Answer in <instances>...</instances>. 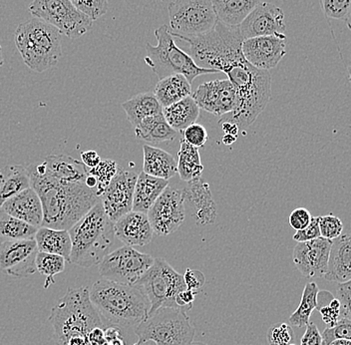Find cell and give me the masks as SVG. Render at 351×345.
<instances>
[{"label": "cell", "mask_w": 351, "mask_h": 345, "mask_svg": "<svg viewBox=\"0 0 351 345\" xmlns=\"http://www.w3.org/2000/svg\"><path fill=\"white\" fill-rule=\"evenodd\" d=\"M30 180L43 203L41 227L69 230L101 201L96 191L85 183H61L46 173L30 175Z\"/></svg>", "instance_id": "cell-1"}, {"label": "cell", "mask_w": 351, "mask_h": 345, "mask_svg": "<svg viewBox=\"0 0 351 345\" xmlns=\"http://www.w3.org/2000/svg\"><path fill=\"white\" fill-rule=\"evenodd\" d=\"M237 93V106L230 113L219 117L218 124L232 123L247 128L267 108L271 99V76L269 70L258 69L247 59L230 63L223 69Z\"/></svg>", "instance_id": "cell-2"}, {"label": "cell", "mask_w": 351, "mask_h": 345, "mask_svg": "<svg viewBox=\"0 0 351 345\" xmlns=\"http://www.w3.org/2000/svg\"><path fill=\"white\" fill-rule=\"evenodd\" d=\"M50 324L55 345H90L88 335L95 327H106L90 300L86 287L68 289L51 309Z\"/></svg>", "instance_id": "cell-3"}, {"label": "cell", "mask_w": 351, "mask_h": 345, "mask_svg": "<svg viewBox=\"0 0 351 345\" xmlns=\"http://www.w3.org/2000/svg\"><path fill=\"white\" fill-rule=\"evenodd\" d=\"M90 300L105 325L136 327L150 311V302L139 287L105 278L92 285Z\"/></svg>", "instance_id": "cell-4"}, {"label": "cell", "mask_w": 351, "mask_h": 345, "mask_svg": "<svg viewBox=\"0 0 351 345\" xmlns=\"http://www.w3.org/2000/svg\"><path fill=\"white\" fill-rule=\"evenodd\" d=\"M72 248L68 263L89 267L99 265L113 245L114 223L107 216L101 201L69 230Z\"/></svg>", "instance_id": "cell-5"}, {"label": "cell", "mask_w": 351, "mask_h": 345, "mask_svg": "<svg viewBox=\"0 0 351 345\" xmlns=\"http://www.w3.org/2000/svg\"><path fill=\"white\" fill-rule=\"evenodd\" d=\"M188 43L189 52L197 66L206 69L223 71L226 66L243 58L239 26H229L217 22L215 27L205 34L194 37H178Z\"/></svg>", "instance_id": "cell-6"}, {"label": "cell", "mask_w": 351, "mask_h": 345, "mask_svg": "<svg viewBox=\"0 0 351 345\" xmlns=\"http://www.w3.org/2000/svg\"><path fill=\"white\" fill-rule=\"evenodd\" d=\"M62 34L41 19L19 24L14 33L15 45L24 63L32 71H45L62 56Z\"/></svg>", "instance_id": "cell-7"}, {"label": "cell", "mask_w": 351, "mask_h": 345, "mask_svg": "<svg viewBox=\"0 0 351 345\" xmlns=\"http://www.w3.org/2000/svg\"><path fill=\"white\" fill-rule=\"evenodd\" d=\"M155 36L158 41L157 45L147 44L145 62L159 77L160 80L180 74L185 76L192 84L197 76L219 73L217 70L206 69L197 66L192 56L176 44L174 36L168 25L157 28Z\"/></svg>", "instance_id": "cell-8"}, {"label": "cell", "mask_w": 351, "mask_h": 345, "mask_svg": "<svg viewBox=\"0 0 351 345\" xmlns=\"http://www.w3.org/2000/svg\"><path fill=\"white\" fill-rule=\"evenodd\" d=\"M195 326L186 311L180 307H160L135 327L137 345L152 342L156 345H190Z\"/></svg>", "instance_id": "cell-9"}, {"label": "cell", "mask_w": 351, "mask_h": 345, "mask_svg": "<svg viewBox=\"0 0 351 345\" xmlns=\"http://www.w3.org/2000/svg\"><path fill=\"white\" fill-rule=\"evenodd\" d=\"M135 285L142 289L150 302L148 314L160 307H177L176 296L186 289L183 276L162 258L154 259L152 267L143 274Z\"/></svg>", "instance_id": "cell-10"}, {"label": "cell", "mask_w": 351, "mask_h": 345, "mask_svg": "<svg viewBox=\"0 0 351 345\" xmlns=\"http://www.w3.org/2000/svg\"><path fill=\"white\" fill-rule=\"evenodd\" d=\"M168 12L171 33L177 38L205 34L218 22L212 0H174Z\"/></svg>", "instance_id": "cell-11"}, {"label": "cell", "mask_w": 351, "mask_h": 345, "mask_svg": "<svg viewBox=\"0 0 351 345\" xmlns=\"http://www.w3.org/2000/svg\"><path fill=\"white\" fill-rule=\"evenodd\" d=\"M29 11L68 38H79L93 26L94 21L70 0H33Z\"/></svg>", "instance_id": "cell-12"}, {"label": "cell", "mask_w": 351, "mask_h": 345, "mask_svg": "<svg viewBox=\"0 0 351 345\" xmlns=\"http://www.w3.org/2000/svg\"><path fill=\"white\" fill-rule=\"evenodd\" d=\"M152 256L124 246L110 252L99 263V274L105 280L134 285L154 263Z\"/></svg>", "instance_id": "cell-13"}, {"label": "cell", "mask_w": 351, "mask_h": 345, "mask_svg": "<svg viewBox=\"0 0 351 345\" xmlns=\"http://www.w3.org/2000/svg\"><path fill=\"white\" fill-rule=\"evenodd\" d=\"M185 204L182 191L167 187L147 213L154 234L168 236L176 232L185 221Z\"/></svg>", "instance_id": "cell-14"}, {"label": "cell", "mask_w": 351, "mask_h": 345, "mask_svg": "<svg viewBox=\"0 0 351 345\" xmlns=\"http://www.w3.org/2000/svg\"><path fill=\"white\" fill-rule=\"evenodd\" d=\"M38 252L34 239L0 243V272L17 278L32 276L37 272Z\"/></svg>", "instance_id": "cell-15"}, {"label": "cell", "mask_w": 351, "mask_h": 345, "mask_svg": "<svg viewBox=\"0 0 351 345\" xmlns=\"http://www.w3.org/2000/svg\"><path fill=\"white\" fill-rule=\"evenodd\" d=\"M139 174L119 168L102 195L101 203L113 223L133 209L134 193Z\"/></svg>", "instance_id": "cell-16"}, {"label": "cell", "mask_w": 351, "mask_h": 345, "mask_svg": "<svg viewBox=\"0 0 351 345\" xmlns=\"http://www.w3.org/2000/svg\"><path fill=\"white\" fill-rule=\"evenodd\" d=\"M243 56L254 67L269 70L276 67L287 54L285 34L267 35L245 39L241 45Z\"/></svg>", "instance_id": "cell-17"}, {"label": "cell", "mask_w": 351, "mask_h": 345, "mask_svg": "<svg viewBox=\"0 0 351 345\" xmlns=\"http://www.w3.org/2000/svg\"><path fill=\"white\" fill-rule=\"evenodd\" d=\"M243 40L267 35L285 34L287 25L282 8L269 2H261L239 25Z\"/></svg>", "instance_id": "cell-18"}, {"label": "cell", "mask_w": 351, "mask_h": 345, "mask_svg": "<svg viewBox=\"0 0 351 345\" xmlns=\"http://www.w3.org/2000/svg\"><path fill=\"white\" fill-rule=\"evenodd\" d=\"M331 245L332 241L322 237L313 241L298 243L293 254L296 269L309 280L324 278L328 272Z\"/></svg>", "instance_id": "cell-19"}, {"label": "cell", "mask_w": 351, "mask_h": 345, "mask_svg": "<svg viewBox=\"0 0 351 345\" xmlns=\"http://www.w3.org/2000/svg\"><path fill=\"white\" fill-rule=\"evenodd\" d=\"M199 109L221 117L237 106V93L229 79L203 83L192 93Z\"/></svg>", "instance_id": "cell-20"}, {"label": "cell", "mask_w": 351, "mask_h": 345, "mask_svg": "<svg viewBox=\"0 0 351 345\" xmlns=\"http://www.w3.org/2000/svg\"><path fill=\"white\" fill-rule=\"evenodd\" d=\"M184 204L190 211L191 217L199 226L212 225L218 217L217 204L210 192V185L203 178L186 182L182 190Z\"/></svg>", "instance_id": "cell-21"}, {"label": "cell", "mask_w": 351, "mask_h": 345, "mask_svg": "<svg viewBox=\"0 0 351 345\" xmlns=\"http://www.w3.org/2000/svg\"><path fill=\"white\" fill-rule=\"evenodd\" d=\"M115 237L129 247H145L152 241L154 230L147 214L131 211L114 223Z\"/></svg>", "instance_id": "cell-22"}, {"label": "cell", "mask_w": 351, "mask_h": 345, "mask_svg": "<svg viewBox=\"0 0 351 345\" xmlns=\"http://www.w3.org/2000/svg\"><path fill=\"white\" fill-rule=\"evenodd\" d=\"M10 216L21 219L28 225L40 228L43 222V208L40 198L34 189L28 188L10 198L1 206Z\"/></svg>", "instance_id": "cell-23"}, {"label": "cell", "mask_w": 351, "mask_h": 345, "mask_svg": "<svg viewBox=\"0 0 351 345\" xmlns=\"http://www.w3.org/2000/svg\"><path fill=\"white\" fill-rule=\"evenodd\" d=\"M326 281L342 283L351 280V235L342 234L333 239L329 252Z\"/></svg>", "instance_id": "cell-24"}, {"label": "cell", "mask_w": 351, "mask_h": 345, "mask_svg": "<svg viewBox=\"0 0 351 345\" xmlns=\"http://www.w3.org/2000/svg\"><path fill=\"white\" fill-rule=\"evenodd\" d=\"M46 175L61 183H85L88 168L67 155H50L44 160Z\"/></svg>", "instance_id": "cell-25"}, {"label": "cell", "mask_w": 351, "mask_h": 345, "mask_svg": "<svg viewBox=\"0 0 351 345\" xmlns=\"http://www.w3.org/2000/svg\"><path fill=\"white\" fill-rule=\"evenodd\" d=\"M168 186L167 180L140 173L136 182L132 211L147 214Z\"/></svg>", "instance_id": "cell-26"}, {"label": "cell", "mask_w": 351, "mask_h": 345, "mask_svg": "<svg viewBox=\"0 0 351 345\" xmlns=\"http://www.w3.org/2000/svg\"><path fill=\"white\" fill-rule=\"evenodd\" d=\"M143 154V172L147 175L169 181L178 173V163L168 152L151 145H145Z\"/></svg>", "instance_id": "cell-27"}, {"label": "cell", "mask_w": 351, "mask_h": 345, "mask_svg": "<svg viewBox=\"0 0 351 345\" xmlns=\"http://www.w3.org/2000/svg\"><path fill=\"white\" fill-rule=\"evenodd\" d=\"M28 188H32V180L27 168L21 165L0 168V208L4 202Z\"/></svg>", "instance_id": "cell-28"}, {"label": "cell", "mask_w": 351, "mask_h": 345, "mask_svg": "<svg viewBox=\"0 0 351 345\" xmlns=\"http://www.w3.org/2000/svg\"><path fill=\"white\" fill-rule=\"evenodd\" d=\"M39 252L58 254L69 261L72 241L69 232L65 230L40 227L34 237Z\"/></svg>", "instance_id": "cell-29"}, {"label": "cell", "mask_w": 351, "mask_h": 345, "mask_svg": "<svg viewBox=\"0 0 351 345\" xmlns=\"http://www.w3.org/2000/svg\"><path fill=\"white\" fill-rule=\"evenodd\" d=\"M185 76L171 75L161 79L156 85L154 95L163 108L192 95V86Z\"/></svg>", "instance_id": "cell-30"}, {"label": "cell", "mask_w": 351, "mask_h": 345, "mask_svg": "<svg viewBox=\"0 0 351 345\" xmlns=\"http://www.w3.org/2000/svg\"><path fill=\"white\" fill-rule=\"evenodd\" d=\"M261 0H212L218 21L229 26H239Z\"/></svg>", "instance_id": "cell-31"}, {"label": "cell", "mask_w": 351, "mask_h": 345, "mask_svg": "<svg viewBox=\"0 0 351 345\" xmlns=\"http://www.w3.org/2000/svg\"><path fill=\"white\" fill-rule=\"evenodd\" d=\"M122 108L126 112L127 119L134 128L144 119L163 114V107L151 92L134 96L123 103Z\"/></svg>", "instance_id": "cell-32"}, {"label": "cell", "mask_w": 351, "mask_h": 345, "mask_svg": "<svg viewBox=\"0 0 351 345\" xmlns=\"http://www.w3.org/2000/svg\"><path fill=\"white\" fill-rule=\"evenodd\" d=\"M199 109L192 96L163 108L164 118L167 123L178 133L196 123L199 116Z\"/></svg>", "instance_id": "cell-33"}, {"label": "cell", "mask_w": 351, "mask_h": 345, "mask_svg": "<svg viewBox=\"0 0 351 345\" xmlns=\"http://www.w3.org/2000/svg\"><path fill=\"white\" fill-rule=\"evenodd\" d=\"M135 135L138 139L146 141L147 143L160 144L167 141H174L178 132L167 123L163 114H160L144 119L135 127Z\"/></svg>", "instance_id": "cell-34"}, {"label": "cell", "mask_w": 351, "mask_h": 345, "mask_svg": "<svg viewBox=\"0 0 351 345\" xmlns=\"http://www.w3.org/2000/svg\"><path fill=\"white\" fill-rule=\"evenodd\" d=\"M178 153V174L182 181L189 182L201 178L204 166L202 165L199 148L192 146L182 138Z\"/></svg>", "instance_id": "cell-35"}, {"label": "cell", "mask_w": 351, "mask_h": 345, "mask_svg": "<svg viewBox=\"0 0 351 345\" xmlns=\"http://www.w3.org/2000/svg\"><path fill=\"white\" fill-rule=\"evenodd\" d=\"M38 228L24 223L0 208V243L14 239H34Z\"/></svg>", "instance_id": "cell-36"}, {"label": "cell", "mask_w": 351, "mask_h": 345, "mask_svg": "<svg viewBox=\"0 0 351 345\" xmlns=\"http://www.w3.org/2000/svg\"><path fill=\"white\" fill-rule=\"evenodd\" d=\"M318 289L315 283H306L302 292V300H300V305L295 313L289 316V324L293 326L306 327L309 324L311 314L317 309L318 305Z\"/></svg>", "instance_id": "cell-37"}, {"label": "cell", "mask_w": 351, "mask_h": 345, "mask_svg": "<svg viewBox=\"0 0 351 345\" xmlns=\"http://www.w3.org/2000/svg\"><path fill=\"white\" fill-rule=\"evenodd\" d=\"M66 259L58 254L38 252L36 257V270L46 276L45 285L48 289L54 283V276L65 270Z\"/></svg>", "instance_id": "cell-38"}, {"label": "cell", "mask_w": 351, "mask_h": 345, "mask_svg": "<svg viewBox=\"0 0 351 345\" xmlns=\"http://www.w3.org/2000/svg\"><path fill=\"white\" fill-rule=\"evenodd\" d=\"M317 311L322 314V320L328 327H333L340 318V302L328 291L318 292Z\"/></svg>", "instance_id": "cell-39"}, {"label": "cell", "mask_w": 351, "mask_h": 345, "mask_svg": "<svg viewBox=\"0 0 351 345\" xmlns=\"http://www.w3.org/2000/svg\"><path fill=\"white\" fill-rule=\"evenodd\" d=\"M119 170L117 163L113 160H101L95 168L88 169V174L94 176L97 180V188L96 193L99 197L102 195L107 187L111 183L112 179L115 177Z\"/></svg>", "instance_id": "cell-40"}, {"label": "cell", "mask_w": 351, "mask_h": 345, "mask_svg": "<svg viewBox=\"0 0 351 345\" xmlns=\"http://www.w3.org/2000/svg\"><path fill=\"white\" fill-rule=\"evenodd\" d=\"M322 11L328 19H348L351 12V0H320Z\"/></svg>", "instance_id": "cell-41"}, {"label": "cell", "mask_w": 351, "mask_h": 345, "mask_svg": "<svg viewBox=\"0 0 351 345\" xmlns=\"http://www.w3.org/2000/svg\"><path fill=\"white\" fill-rule=\"evenodd\" d=\"M79 10L95 21L106 14L109 0H70Z\"/></svg>", "instance_id": "cell-42"}, {"label": "cell", "mask_w": 351, "mask_h": 345, "mask_svg": "<svg viewBox=\"0 0 351 345\" xmlns=\"http://www.w3.org/2000/svg\"><path fill=\"white\" fill-rule=\"evenodd\" d=\"M267 338L269 345H289L293 344L295 333L291 325L280 322L269 327Z\"/></svg>", "instance_id": "cell-43"}, {"label": "cell", "mask_w": 351, "mask_h": 345, "mask_svg": "<svg viewBox=\"0 0 351 345\" xmlns=\"http://www.w3.org/2000/svg\"><path fill=\"white\" fill-rule=\"evenodd\" d=\"M318 224L322 237L330 241L341 236L343 232V224L339 217L333 216L332 214L318 217Z\"/></svg>", "instance_id": "cell-44"}, {"label": "cell", "mask_w": 351, "mask_h": 345, "mask_svg": "<svg viewBox=\"0 0 351 345\" xmlns=\"http://www.w3.org/2000/svg\"><path fill=\"white\" fill-rule=\"evenodd\" d=\"M324 345H330L337 340H348L351 342V320L340 318L333 327H328L322 333Z\"/></svg>", "instance_id": "cell-45"}, {"label": "cell", "mask_w": 351, "mask_h": 345, "mask_svg": "<svg viewBox=\"0 0 351 345\" xmlns=\"http://www.w3.org/2000/svg\"><path fill=\"white\" fill-rule=\"evenodd\" d=\"M182 134H183V139L196 148L205 146L208 138L207 130L203 125L197 123L190 125Z\"/></svg>", "instance_id": "cell-46"}, {"label": "cell", "mask_w": 351, "mask_h": 345, "mask_svg": "<svg viewBox=\"0 0 351 345\" xmlns=\"http://www.w3.org/2000/svg\"><path fill=\"white\" fill-rule=\"evenodd\" d=\"M337 298L340 302V318L351 320V280L339 283Z\"/></svg>", "instance_id": "cell-47"}, {"label": "cell", "mask_w": 351, "mask_h": 345, "mask_svg": "<svg viewBox=\"0 0 351 345\" xmlns=\"http://www.w3.org/2000/svg\"><path fill=\"white\" fill-rule=\"evenodd\" d=\"M313 216L306 208H298L291 212L289 217V224L293 230H300L311 224Z\"/></svg>", "instance_id": "cell-48"}, {"label": "cell", "mask_w": 351, "mask_h": 345, "mask_svg": "<svg viewBox=\"0 0 351 345\" xmlns=\"http://www.w3.org/2000/svg\"><path fill=\"white\" fill-rule=\"evenodd\" d=\"M322 237L320 235L319 224H318V217H313L311 224L304 230H296L293 235V239L298 243H304V241H313Z\"/></svg>", "instance_id": "cell-49"}, {"label": "cell", "mask_w": 351, "mask_h": 345, "mask_svg": "<svg viewBox=\"0 0 351 345\" xmlns=\"http://www.w3.org/2000/svg\"><path fill=\"white\" fill-rule=\"evenodd\" d=\"M183 278L186 289L193 292H197L199 289H201L206 283L205 274L203 272L197 270L190 269V267L186 270Z\"/></svg>", "instance_id": "cell-50"}, {"label": "cell", "mask_w": 351, "mask_h": 345, "mask_svg": "<svg viewBox=\"0 0 351 345\" xmlns=\"http://www.w3.org/2000/svg\"><path fill=\"white\" fill-rule=\"evenodd\" d=\"M306 327V333L300 340V345H324L322 335L317 324L311 322Z\"/></svg>", "instance_id": "cell-51"}, {"label": "cell", "mask_w": 351, "mask_h": 345, "mask_svg": "<svg viewBox=\"0 0 351 345\" xmlns=\"http://www.w3.org/2000/svg\"><path fill=\"white\" fill-rule=\"evenodd\" d=\"M197 294V292H196L190 291V289H186L180 292L178 296H176V305H177V307L184 309V311H191Z\"/></svg>", "instance_id": "cell-52"}, {"label": "cell", "mask_w": 351, "mask_h": 345, "mask_svg": "<svg viewBox=\"0 0 351 345\" xmlns=\"http://www.w3.org/2000/svg\"><path fill=\"white\" fill-rule=\"evenodd\" d=\"M81 160L88 169L95 168L101 162L100 156L95 151L83 152V153H81Z\"/></svg>", "instance_id": "cell-53"}, {"label": "cell", "mask_w": 351, "mask_h": 345, "mask_svg": "<svg viewBox=\"0 0 351 345\" xmlns=\"http://www.w3.org/2000/svg\"><path fill=\"white\" fill-rule=\"evenodd\" d=\"M104 329L105 327L98 326L92 329L91 333L88 335L90 345H104L105 342H106Z\"/></svg>", "instance_id": "cell-54"}, {"label": "cell", "mask_w": 351, "mask_h": 345, "mask_svg": "<svg viewBox=\"0 0 351 345\" xmlns=\"http://www.w3.org/2000/svg\"><path fill=\"white\" fill-rule=\"evenodd\" d=\"M221 127V129L223 130L225 134H230V135L236 136L238 137L239 131H240V128H239L238 125L232 124V123H223V124L219 125Z\"/></svg>", "instance_id": "cell-55"}, {"label": "cell", "mask_w": 351, "mask_h": 345, "mask_svg": "<svg viewBox=\"0 0 351 345\" xmlns=\"http://www.w3.org/2000/svg\"><path fill=\"white\" fill-rule=\"evenodd\" d=\"M97 180L94 176L90 175V174L87 173L86 180H85V185L88 187V188L92 189V190H95L97 188Z\"/></svg>", "instance_id": "cell-56"}, {"label": "cell", "mask_w": 351, "mask_h": 345, "mask_svg": "<svg viewBox=\"0 0 351 345\" xmlns=\"http://www.w3.org/2000/svg\"><path fill=\"white\" fill-rule=\"evenodd\" d=\"M236 136L230 135V134H225V136L223 137V143L225 145H232L234 144L237 141Z\"/></svg>", "instance_id": "cell-57"}, {"label": "cell", "mask_w": 351, "mask_h": 345, "mask_svg": "<svg viewBox=\"0 0 351 345\" xmlns=\"http://www.w3.org/2000/svg\"><path fill=\"white\" fill-rule=\"evenodd\" d=\"M330 345H351V342L348 340H337L331 342Z\"/></svg>", "instance_id": "cell-58"}, {"label": "cell", "mask_w": 351, "mask_h": 345, "mask_svg": "<svg viewBox=\"0 0 351 345\" xmlns=\"http://www.w3.org/2000/svg\"><path fill=\"white\" fill-rule=\"evenodd\" d=\"M4 58H3V51H2L1 45H0V67L3 65Z\"/></svg>", "instance_id": "cell-59"}, {"label": "cell", "mask_w": 351, "mask_h": 345, "mask_svg": "<svg viewBox=\"0 0 351 345\" xmlns=\"http://www.w3.org/2000/svg\"><path fill=\"white\" fill-rule=\"evenodd\" d=\"M346 25H348V29L351 30V12L348 15V19H346Z\"/></svg>", "instance_id": "cell-60"}, {"label": "cell", "mask_w": 351, "mask_h": 345, "mask_svg": "<svg viewBox=\"0 0 351 345\" xmlns=\"http://www.w3.org/2000/svg\"><path fill=\"white\" fill-rule=\"evenodd\" d=\"M190 345H207V344H203V342H193L192 344H191Z\"/></svg>", "instance_id": "cell-61"}, {"label": "cell", "mask_w": 351, "mask_h": 345, "mask_svg": "<svg viewBox=\"0 0 351 345\" xmlns=\"http://www.w3.org/2000/svg\"><path fill=\"white\" fill-rule=\"evenodd\" d=\"M348 75H350V81L351 82V64L348 68Z\"/></svg>", "instance_id": "cell-62"}, {"label": "cell", "mask_w": 351, "mask_h": 345, "mask_svg": "<svg viewBox=\"0 0 351 345\" xmlns=\"http://www.w3.org/2000/svg\"><path fill=\"white\" fill-rule=\"evenodd\" d=\"M289 345H296V344H289Z\"/></svg>", "instance_id": "cell-63"}]
</instances>
